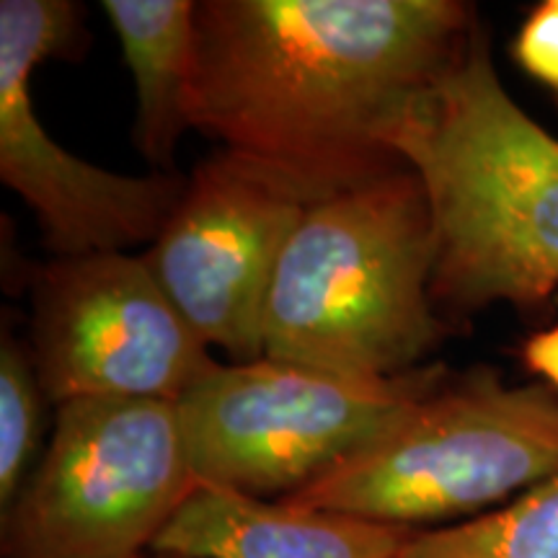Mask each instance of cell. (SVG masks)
<instances>
[{
	"instance_id": "1",
	"label": "cell",
	"mask_w": 558,
	"mask_h": 558,
	"mask_svg": "<svg viewBox=\"0 0 558 558\" xmlns=\"http://www.w3.org/2000/svg\"><path fill=\"white\" fill-rule=\"evenodd\" d=\"M458 0H202L190 122L305 205L407 169L388 135L476 26Z\"/></svg>"
},
{
	"instance_id": "11",
	"label": "cell",
	"mask_w": 558,
	"mask_h": 558,
	"mask_svg": "<svg viewBox=\"0 0 558 558\" xmlns=\"http://www.w3.org/2000/svg\"><path fill=\"white\" fill-rule=\"evenodd\" d=\"M111 29L122 41L137 117L132 140L153 166H171L190 122V83L194 65L192 0H104Z\"/></svg>"
},
{
	"instance_id": "2",
	"label": "cell",
	"mask_w": 558,
	"mask_h": 558,
	"mask_svg": "<svg viewBox=\"0 0 558 558\" xmlns=\"http://www.w3.org/2000/svg\"><path fill=\"white\" fill-rule=\"evenodd\" d=\"M388 145L422 179L435 222L432 300L520 308L558 290V137L501 86L486 32L399 117Z\"/></svg>"
},
{
	"instance_id": "16",
	"label": "cell",
	"mask_w": 558,
	"mask_h": 558,
	"mask_svg": "<svg viewBox=\"0 0 558 558\" xmlns=\"http://www.w3.org/2000/svg\"><path fill=\"white\" fill-rule=\"evenodd\" d=\"M143 558H181V556H173V554H160V550H150V554H145Z\"/></svg>"
},
{
	"instance_id": "9",
	"label": "cell",
	"mask_w": 558,
	"mask_h": 558,
	"mask_svg": "<svg viewBox=\"0 0 558 558\" xmlns=\"http://www.w3.org/2000/svg\"><path fill=\"white\" fill-rule=\"evenodd\" d=\"M305 202L220 150L202 160L145 264L205 344L264 357V305Z\"/></svg>"
},
{
	"instance_id": "12",
	"label": "cell",
	"mask_w": 558,
	"mask_h": 558,
	"mask_svg": "<svg viewBox=\"0 0 558 558\" xmlns=\"http://www.w3.org/2000/svg\"><path fill=\"white\" fill-rule=\"evenodd\" d=\"M399 558H558V476L481 518L416 530Z\"/></svg>"
},
{
	"instance_id": "5",
	"label": "cell",
	"mask_w": 558,
	"mask_h": 558,
	"mask_svg": "<svg viewBox=\"0 0 558 558\" xmlns=\"http://www.w3.org/2000/svg\"><path fill=\"white\" fill-rule=\"evenodd\" d=\"M448 378L442 365L349 378L262 357L215 365L177 409L197 484L284 499L378 439Z\"/></svg>"
},
{
	"instance_id": "15",
	"label": "cell",
	"mask_w": 558,
	"mask_h": 558,
	"mask_svg": "<svg viewBox=\"0 0 558 558\" xmlns=\"http://www.w3.org/2000/svg\"><path fill=\"white\" fill-rule=\"evenodd\" d=\"M525 365L558 393V326L525 341Z\"/></svg>"
},
{
	"instance_id": "14",
	"label": "cell",
	"mask_w": 558,
	"mask_h": 558,
	"mask_svg": "<svg viewBox=\"0 0 558 558\" xmlns=\"http://www.w3.org/2000/svg\"><path fill=\"white\" fill-rule=\"evenodd\" d=\"M512 58L558 99V0H543L527 13L512 41Z\"/></svg>"
},
{
	"instance_id": "10",
	"label": "cell",
	"mask_w": 558,
	"mask_h": 558,
	"mask_svg": "<svg viewBox=\"0 0 558 558\" xmlns=\"http://www.w3.org/2000/svg\"><path fill=\"white\" fill-rule=\"evenodd\" d=\"M416 530L197 486L153 550L181 558H399Z\"/></svg>"
},
{
	"instance_id": "13",
	"label": "cell",
	"mask_w": 558,
	"mask_h": 558,
	"mask_svg": "<svg viewBox=\"0 0 558 558\" xmlns=\"http://www.w3.org/2000/svg\"><path fill=\"white\" fill-rule=\"evenodd\" d=\"M41 390L32 352L3 333L0 344V507L9 509L29 478L41 432Z\"/></svg>"
},
{
	"instance_id": "8",
	"label": "cell",
	"mask_w": 558,
	"mask_h": 558,
	"mask_svg": "<svg viewBox=\"0 0 558 558\" xmlns=\"http://www.w3.org/2000/svg\"><path fill=\"white\" fill-rule=\"evenodd\" d=\"M81 9L68 0L0 3V179L26 202L60 259L156 241L190 179L122 177L62 148L39 122L29 81L41 60L73 52Z\"/></svg>"
},
{
	"instance_id": "7",
	"label": "cell",
	"mask_w": 558,
	"mask_h": 558,
	"mask_svg": "<svg viewBox=\"0 0 558 558\" xmlns=\"http://www.w3.org/2000/svg\"><path fill=\"white\" fill-rule=\"evenodd\" d=\"M32 360L54 407L78 399L179 403L218 362L143 256L58 259L34 279Z\"/></svg>"
},
{
	"instance_id": "4",
	"label": "cell",
	"mask_w": 558,
	"mask_h": 558,
	"mask_svg": "<svg viewBox=\"0 0 558 558\" xmlns=\"http://www.w3.org/2000/svg\"><path fill=\"white\" fill-rule=\"evenodd\" d=\"M558 476V393L494 369L448 378L388 432L284 501L429 530Z\"/></svg>"
},
{
	"instance_id": "6",
	"label": "cell",
	"mask_w": 558,
	"mask_h": 558,
	"mask_svg": "<svg viewBox=\"0 0 558 558\" xmlns=\"http://www.w3.org/2000/svg\"><path fill=\"white\" fill-rule=\"evenodd\" d=\"M197 486L177 403H60L52 442L3 509V558H143Z\"/></svg>"
},
{
	"instance_id": "3",
	"label": "cell",
	"mask_w": 558,
	"mask_h": 558,
	"mask_svg": "<svg viewBox=\"0 0 558 558\" xmlns=\"http://www.w3.org/2000/svg\"><path fill=\"white\" fill-rule=\"evenodd\" d=\"M435 222L414 171L401 169L305 207L264 305V357L396 378L442 337L432 300Z\"/></svg>"
}]
</instances>
